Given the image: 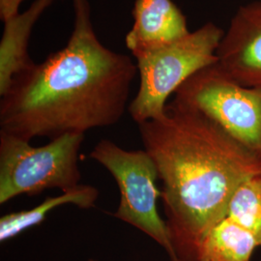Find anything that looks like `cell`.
I'll return each mask as SVG.
<instances>
[{
	"mask_svg": "<svg viewBox=\"0 0 261 261\" xmlns=\"http://www.w3.org/2000/svg\"><path fill=\"white\" fill-rule=\"evenodd\" d=\"M73 6L65 47L16 75L1 96L0 132L28 142L55 140L113 126L128 110L137 63L101 43L87 0Z\"/></svg>",
	"mask_w": 261,
	"mask_h": 261,
	"instance_id": "obj_1",
	"label": "cell"
},
{
	"mask_svg": "<svg viewBox=\"0 0 261 261\" xmlns=\"http://www.w3.org/2000/svg\"><path fill=\"white\" fill-rule=\"evenodd\" d=\"M163 189L166 224L178 261H197L200 245L225 218L243 183L261 177V158L201 112L172 101L139 124Z\"/></svg>",
	"mask_w": 261,
	"mask_h": 261,
	"instance_id": "obj_2",
	"label": "cell"
},
{
	"mask_svg": "<svg viewBox=\"0 0 261 261\" xmlns=\"http://www.w3.org/2000/svg\"><path fill=\"white\" fill-rule=\"evenodd\" d=\"M224 30L213 22L166 47L135 56L140 75L137 96L128 108L138 125L166 114L168 99L199 70L218 62Z\"/></svg>",
	"mask_w": 261,
	"mask_h": 261,
	"instance_id": "obj_3",
	"label": "cell"
},
{
	"mask_svg": "<svg viewBox=\"0 0 261 261\" xmlns=\"http://www.w3.org/2000/svg\"><path fill=\"white\" fill-rule=\"evenodd\" d=\"M84 140V134H67L34 147L27 140L0 132V204L47 189L67 192L80 186L77 161Z\"/></svg>",
	"mask_w": 261,
	"mask_h": 261,
	"instance_id": "obj_4",
	"label": "cell"
},
{
	"mask_svg": "<svg viewBox=\"0 0 261 261\" xmlns=\"http://www.w3.org/2000/svg\"><path fill=\"white\" fill-rule=\"evenodd\" d=\"M173 101L203 113L261 158V88L247 87L216 62L196 72Z\"/></svg>",
	"mask_w": 261,
	"mask_h": 261,
	"instance_id": "obj_5",
	"label": "cell"
},
{
	"mask_svg": "<svg viewBox=\"0 0 261 261\" xmlns=\"http://www.w3.org/2000/svg\"><path fill=\"white\" fill-rule=\"evenodd\" d=\"M89 157L107 168L117 183L120 201L112 216L148 235L166 250L170 260L178 261L166 221L159 215L158 171L148 153L123 149L112 140H102Z\"/></svg>",
	"mask_w": 261,
	"mask_h": 261,
	"instance_id": "obj_6",
	"label": "cell"
},
{
	"mask_svg": "<svg viewBox=\"0 0 261 261\" xmlns=\"http://www.w3.org/2000/svg\"><path fill=\"white\" fill-rule=\"evenodd\" d=\"M218 64L236 82L261 88V0L239 7L217 50Z\"/></svg>",
	"mask_w": 261,
	"mask_h": 261,
	"instance_id": "obj_7",
	"label": "cell"
},
{
	"mask_svg": "<svg viewBox=\"0 0 261 261\" xmlns=\"http://www.w3.org/2000/svg\"><path fill=\"white\" fill-rule=\"evenodd\" d=\"M133 17L125 42L134 57L173 44L191 32L185 15L172 0H136Z\"/></svg>",
	"mask_w": 261,
	"mask_h": 261,
	"instance_id": "obj_8",
	"label": "cell"
},
{
	"mask_svg": "<svg viewBox=\"0 0 261 261\" xmlns=\"http://www.w3.org/2000/svg\"><path fill=\"white\" fill-rule=\"evenodd\" d=\"M55 0H35L28 10L4 21L0 43V96L7 91L14 77L34 61L28 53L29 39L39 18Z\"/></svg>",
	"mask_w": 261,
	"mask_h": 261,
	"instance_id": "obj_9",
	"label": "cell"
},
{
	"mask_svg": "<svg viewBox=\"0 0 261 261\" xmlns=\"http://www.w3.org/2000/svg\"><path fill=\"white\" fill-rule=\"evenodd\" d=\"M98 197L99 191L97 188L81 184L75 189L62 192L59 196L47 197L32 209L5 215L0 219V241L6 242L28 228L41 224L47 213L56 207L74 204L82 209H90L96 204Z\"/></svg>",
	"mask_w": 261,
	"mask_h": 261,
	"instance_id": "obj_10",
	"label": "cell"
},
{
	"mask_svg": "<svg viewBox=\"0 0 261 261\" xmlns=\"http://www.w3.org/2000/svg\"><path fill=\"white\" fill-rule=\"evenodd\" d=\"M258 247L250 231L225 217L206 235L197 261H251Z\"/></svg>",
	"mask_w": 261,
	"mask_h": 261,
	"instance_id": "obj_11",
	"label": "cell"
},
{
	"mask_svg": "<svg viewBox=\"0 0 261 261\" xmlns=\"http://www.w3.org/2000/svg\"><path fill=\"white\" fill-rule=\"evenodd\" d=\"M225 217L250 231L261 247V177L251 178L236 190Z\"/></svg>",
	"mask_w": 261,
	"mask_h": 261,
	"instance_id": "obj_12",
	"label": "cell"
},
{
	"mask_svg": "<svg viewBox=\"0 0 261 261\" xmlns=\"http://www.w3.org/2000/svg\"><path fill=\"white\" fill-rule=\"evenodd\" d=\"M23 0H0V19L4 22L19 15V6Z\"/></svg>",
	"mask_w": 261,
	"mask_h": 261,
	"instance_id": "obj_13",
	"label": "cell"
},
{
	"mask_svg": "<svg viewBox=\"0 0 261 261\" xmlns=\"http://www.w3.org/2000/svg\"><path fill=\"white\" fill-rule=\"evenodd\" d=\"M88 261H96V260H94V259H89V260Z\"/></svg>",
	"mask_w": 261,
	"mask_h": 261,
	"instance_id": "obj_14",
	"label": "cell"
}]
</instances>
